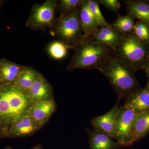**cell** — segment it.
<instances>
[{
    "label": "cell",
    "mask_w": 149,
    "mask_h": 149,
    "mask_svg": "<svg viewBox=\"0 0 149 149\" xmlns=\"http://www.w3.org/2000/svg\"><path fill=\"white\" fill-rule=\"evenodd\" d=\"M98 70L108 80L119 101L141 88L135 76L136 70L112 54Z\"/></svg>",
    "instance_id": "cell-1"
},
{
    "label": "cell",
    "mask_w": 149,
    "mask_h": 149,
    "mask_svg": "<svg viewBox=\"0 0 149 149\" xmlns=\"http://www.w3.org/2000/svg\"><path fill=\"white\" fill-rule=\"evenodd\" d=\"M32 103L13 83L0 84V124L5 127L27 113Z\"/></svg>",
    "instance_id": "cell-2"
},
{
    "label": "cell",
    "mask_w": 149,
    "mask_h": 149,
    "mask_svg": "<svg viewBox=\"0 0 149 149\" xmlns=\"http://www.w3.org/2000/svg\"><path fill=\"white\" fill-rule=\"evenodd\" d=\"M74 54L67 69L98 70L112 54L108 46L101 45L91 37H84L73 49Z\"/></svg>",
    "instance_id": "cell-3"
},
{
    "label": "cell",
    "mask_w": 149,
    "mask_h": 149,
    "mask_svg": "<svg viewBox=\"0 0 149 149\" xmlns=\"http://www.w3.org/2000/svg\"><path fill=\"white\" fill-rule=\"evenodd\" d=\"M112 55L135 69L143 70L149 57V45L144 42L132 32L123 35Z\"/></svg>",
    "instance_id": "cell-4"
},
{
    "label": "cell",
    "mask_w": 149,
    "mask_h": 149,
    "mask_svg": "<svg viewBox=\"0 0 149 149\" xmlns=\"http://www.w3.org/2000/svg\"><path fill=\"white\" fill-rule=\"evenodd\" d=\"M80 9L62 14L57 24L56 36L68 48L74 49L84 38Z\"/></svg>",
    "instance_id": "cell-5"
},
{
    "label": "cell",
    "mask_w": 149,
    "mask_h": 149,
    "mask_svg": "<svg viewBox=\"0 0 149 149\" xmlns=\"http://www.w3.org/2000/svg\"><path fill=\"white\" fill-rule=\"evenodd\" d=\"M138 115L124 105L119 107L116 118L113 139L123 148L133 145L132 131Z\"/></svg>",
    "instance_id": "cell-6"
},
{
    "label": "cell",
    "mask_w": 149,
    "mask_h": 149,
    "mask_svg": "<svg viewBox=\"0 0 149 149\" xmlns=\"http://www.w3.org/2000/svg\"><path fill=\"white\" fill-rule=\"evenodd\" d=\"M57 1L48 0L32 8L27 25L33 29H43L53 24Z\"/></svg>",
    "instance_id": "cell-7"
},
{
    "label": "cell",
    "mask_w": 149,
    "mask_h": 149,
    "mask_svg": "<svg viewBox=\"0 0 149 149\" xmlns=\"http://www.w3.org/2000/svg\"><path fill=\"white\" fill-rule=\"evenodd\" d=\"M41 128L27 113L15 122L3 127V138L29 137Z\"/></svg>",
    "instance_id": "cell-8"
},
{
    "label": "cell",
    "mask_w": 149,
    "mask_h": 149,
    "mask_svg": "<svg viewBox=\"0 0 149 149\" xmlns=\"http://www.w3.org/2000/svg\"><path fill=\"white\" fill-rule=\"evenodd\" d=\"M56 109V104L53 98L34 103L29 108L27 113L42 128L48 122Z\"/></svg>",
    "instance_id": "cell-9"
},
{
    "label": "cell",
    "mask_w": 149,
    "mask_h": 149,
    "mask_svg": "<svg viewBox=\"0 0 149 149\" xmlns=\"http://www.w3.org/2000/svg\"><path fill=\"white\" fill-rule=\"evenodd\" d=\"M119 102L118 100L114 106L105 114L94 118L91 120V124L94 130L113 139L116 118L119 108Z\"/></svg>",
    "instance_id": "cell-10"
},
{
    "label": "cell",
    "mask_w": 149,
    "mask_h": 149,
    "mask_svg": "<svg viewBox=\"0 0 149 149\" xmlns=\"http://www.w3.org/2000/svg\"><path fill=\"white\" fill-rule=\"evenodd\" d=\"M124 106L137 114L149 111V87L148 84L125 99Z\"/></svg>",
    "instance_id": "cell-11"
},
{
    "label": "cell",
    "mask_w": 149,
    "mask_h": 149,
    "mask_svg": "<svg viewBox=\"0 0 149 149\" xmlns=\"http://www.w3.org/2000/svg\"><path fill=\"white\" fill-rule=\"evenodd\" d=\"M26 94L32 104L54 98L53 91L52 86L40 73L32 87Z\"/></svg>",
    "instance_id": "cell-12"
},
{
    "label": "cell",
    "mask_w": 149,
    "mask_h": 149,
    "mask_svg": "<svg viewBox=\"0 0 149 149\" xmlns=\"http://www.w3.org/2000/svg\"><path fill=\"white\" fill-rule=\"evenodd\" d=\"M123 35L111 26L99 27L91 38L101 45L108 46L112 50L119 44Z\"/></svg>",
    "instance_id": "cell-13"
},
{
    "label": "cell",
    "mask_w": 149,
    "mask_h": 149,
    "mask_svg": "<svg viewBox=\"0 0 149 149\" xmlns=\"http://www.w3.org/2000/svg\"><path fill=\"white\" fill-rule=\"evenodd\" d=\"M85 131L89 136L91 149H120L122 147L114 139L106 134L87 128Z\"/></svg>",
    "instance_id": "cell-14"
},
{
    "label": "cell",
    "mask_w": 149,
    "mask_h": 149,
    "mask_svg": "<svg viewBox=\"0 0 149 149\" xmlns=\"http://www.w3.org/2000/svg\"><path fill=\"white\" fill-rule=\"evenodd\" d=\"M128 14L133 15L139 21L146 24L149 28V3L144 0H126Z\"/></svg>",
    "instance_id": "cell-15"
},
{
    "label": "cell",
    "mask_w": 149,
    "mask_h": 149,
    "mask_svg": "<svg viewBox=\"0 0 149 149\" xmlns=\"http://www.w3.org/2000/svg\"><path fill=\"white\" fill-rule=\"evenodd\" d=\"M80 18L84 37H91L99 27L95 19L88 7L87 0H83L80 6Z\"/></svg>",
    "instance_id": "cell-16"
},
{
    "label": "cell",
    "mask_w": 149,
    "mask_h": 149,
    "mask_svg": "<svg viewBox=\"0 0 149 149\" xmlns=\"http://www.w3.org/2000/svg\"><path fill=\"white\" fill-rule=\"evenodd\" d=\"M24 67L7 61H0V81L3 84L14 83Z\"/></svg>",
    "instance_id": "cell-17"
},
{
    "label": "cell",
    "mask_w": 149,
    "mask_h": 149,
    "mask_svg": "<svg viewBox=\"0 0 149 149\" xmlns=\"http://www.w3.org/2000/svg\"><path fill=\"white\" fill-rule=\"evenodd\" d=\"M39 73L32 68L24 67L13 84L27 93L32 87Z\"/></svg>",
    "instance_id": "cell-18"
},
{
    "label": "cell",
    "mask_w": 149,
    "mask_h": 149,
    "mask_svg": "<svg viewBox=\"0 0 149 149\" xmlns=\"http://www.w3.org/2000/svg\"><path fill=\"white\" fill-rule=\"evenodd\" d=\"M149 131V111L139 114L133 124L132 131L133 144L143 139Z\"/></svg>",
    "instance_id": "cell-19"
},
{
    "label": "cell",
    "mask_w": 149,
    "mask_h": 149,
    "mask_svg": "<svg viewBox=\"0 0 149 149\" xmlns=\"http://www.w3.org/2000/svg\"><path fill=\"white\" fill-rule=\"evenodd\" d=\"M116 20L110 24L113 29L122 33L123 35L131 33L135 25V17L128 14L126 15H117Z\"/></svg>",
    "instance_id": "cell-20"
},
{
    "label": "cell",
    "mask_w": 149,
    "mask_h": 149,
    "mask_svg": "<svg viewBox=\"0 0 149 149\" xmlns=\"http://www.w3.org/2000/svg\"><path fill=\"white\" fill-rule=\"evenodd\" d=\"M88 7L97 21L99 27H110V24L107 22L103 15L99 7V3L96 0H87Z\"/></svg>",
    "instance_id": "cell-21"
},
{
    "label": "cell",
    "mask_w": 149,
    "mask_h": 149,
    "mask_svg": "<svg viewBox=\"0 0 149 149\" xmlns=\"http://www.w3.org/2000/svg\"><path fill=\"white\" fill-rule=\"evenodd\" d=\"M68 48L61 41H55L49 45L48 50L50 55L53 58L60 60L66 56Z\"/></svg>",
    "instance_id": "cell-22"
},
{
    "label": "cell",
    "mask_w": 149,
    "mask_h": 149,
    "mask_svg": "<svg viewBox=\"0 0 149 149\" xmlns=\"http://www.w3.org/2000/svg\"><path fill=\"white\" fill-rule=\"evenodd\" d=\"M132 32L141 41L149 45V28L145 23L137 21Z\"/></svg>",
    "instance_id": "cell-23"
},
{
    "label": "cell",
    "mask_w": 149,
    "mask_h": 149,
    "mask_svg": "<svg viewBox=\"0 0 149 149\" xmlns=\"http://www.w3.org/2000/svg\"><path fill=\"white\" fill-rule=\"evenodd\" d=\"M83 1V0H61L60 2L59 7L62 14L80 8Z\"/></svg>",
    "instance_id": "cell-24"
},
{
    "label": "cell",
    "mask_w": 149,
    "mask_h": 149,
    "mask_svg": "<svg viewBox=\"0 0 149 149\" xmlns=\"http://www.w3.org/2000/svg\"><path fill=\"white\" fill-rule=\"evenodd\" d=\"M99 3L111 11L119 15L118 10L120 8V2L118 0H98Z\"/></svg>",
    "instance_id": "cell-25"
},
{
    "label": "cell",
    "mask_w": 149,
    "mask_h": 149,
    "mask_svg": "<svg viewBox=\"0 0 149 149\" xmlns=\"http://www.w3.org/2000/svg\"><path fill=\"white\" fill-rule=\"evenodd\" d=\"M143 70L146 73L148 80H149V57L148 58L146 62L145 63Z\"/></svg>",
    "instance_id": "cell-26"
},
{
    "label": "cell",
    "mask_w": 149,
    "mask_h": 149,
    "mask_svg": "<svg viewBox=\"0 0 149 149\" xmlns=\"http://www.w3.org/2000/svg\"><path fill=\"white\" fill-rule=\"evenodd\" d=\"M30 149H43L42 146H41V145H40V144H38V145H36V146H35L34 147Z\"/></svg>",
    "instance_id": "cell-27"
},
{
    "label": "cell",
    "mask_w": 149,
    "mask_h": 149,
    "mask_svg": "<svg viewBox=\"0 0 149 149\" xmlns=\"http://www.w3.org/2000/svg\"><path fill=\"white\" fill-rule=\"evenodd\" d=\"M3 127L0 124V138H3Z\"/></svg>",
    "instance_id": "cell-28"
},
{
    "label": "cell",
    "mask_w": 149,
    "mask_h": 149,
    "mask_svg": "<svg viewBox=\"0 0 149 149\" xmlns=\"http://www.w3.org/2000/svg\"><path fill=\"white\" fill-rule=\"evenodd\" d=\"M5 149H12L11 148H10V147H6V148Z\"/></svg>",
    "instance_id": "cell-29"
},
{
    "label": "cell",
    "mask_w": 149,
    "mask_h": 149,
    "mask_svg": "<svg viewBox=\"0 0 149 149\" xmlns=\"http://www.w3.org/2000/svg\"><path fill=\"white\" fill-rule=\"evenodd\" d=\"M147 84H148V85L149 87V80H148V83H147Z\"/></svg>",
    "instance_id": "cell-30"
},
{
    "label": "cell",
    "mask_w": 149,
    "mask_h": 149,
    "mask_svg": "<svg viewBox=\"0 0 149 149\" xmlns=\"http://www.w3.org/2000/svg\"><path fill=\"white\" fill-rule=\"evenodd\" d=\"M147 1L149 3V0H147Z\"/></svg>",
    "instance_id": "cell-31"
},
{
    "label": "cell",
    "mask_w": 149,
    "mask_h": 149,
    "mask_svg": "<svg viewBox=\"0 0 149 149\" xmlns=\"http://www.w3.org/2000/svg\"><path fill=\"white\" fill-rule=\"evenodd\" d=\"M1 81H0V84H1Z\"/></svg>",
    "instance_id": "cell-32"
},
{
    "label": "cell",
    "mask_w": 149,
    "mask_h": 149,
    "mask_svg": "<svg viewBox=\"0 0 149 149\" xmlns=\"http://www.w3.org/2000/svg\"><path fill=\"white\" fill-rule=\"evenodd\" d=\"M0 3H1V1H0Z\"/></svg>",
    "instance_id": "cell-33"
}]
</instances>
